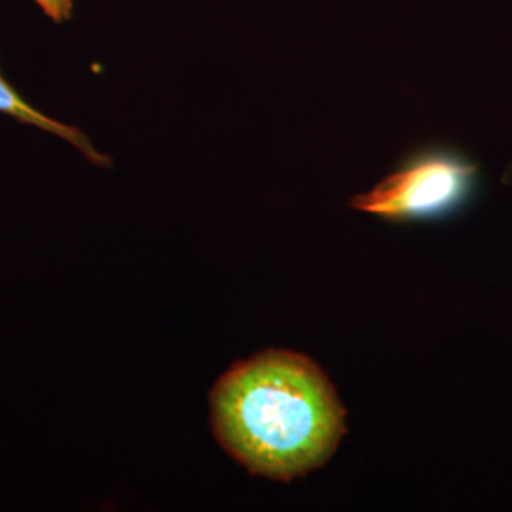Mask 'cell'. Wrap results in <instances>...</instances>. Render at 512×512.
<instances>
[{"label": "cell", "instance_id": "cell-1", "mask_svg": "<svg viewBox=\"0 0 512 512\" xmlns=\"http://www.w3.org/2000/svg\"><path fill=\"white\" fill-rule=\"evenodd\" d=\"M222 448L256 475L293 478L319 467L344 433V410L310 359L270 351L232 366L211 393Z\"/></svg>", "mask_w": 512, "mask_h": 512}, {"label": "cell", "instance_id": "cell-2", "mask_svg": "<svg viewBox=\"0 0 512 512\" xmlns=\"http://www.w3.org/2000/svg\"><path fill=\"white\" fill-rule=\"evenodd\" d=\"M476 167L458 154L429 152L389 175L353 207L385 219H418L448 213L463 202L473 184Z\"/></svg>", "mask_w": 512, "mask_h": 512}, {"label": "cell", "instance_id": "cell-3", "mask_svg": "<svg viewBox=\"0 0 512 512\" xmlns=\"http://www.w3.org/2000/svg\"><path fill=\"white\" fill-rule=\"evenodd\" d=\"M0 112L6 114V116H12L14 120H18L21 124L54 133L59 139L67 141L76 150H80L82 156L88 158L92 164L107 167V169L112 165L107 154H103V152H99L97 148L93 147L90 137H86L80 129L67 126L63 122H57L54 118H50L48 114H44V112L35 109L33 105H29L19 95L18 90L2 76V73H0Z\"/></svg>", "mask_w": 512, "mask_h": 512}, {"label": "cell", "instance_id": "cell-4", "mask_svg": "<svg viewBox=\"0 0 512 512\" xmlns=\"http://www.w3.org/2000/svg\"><path fill=\"white\" fill-rule=\"evenodd\" d=\"M38 6L54 19L55 23H61L71 18L73 14V0H35Z\"/></svg>", "mask_w": 512, "mask_h": 512}]
</instances>
